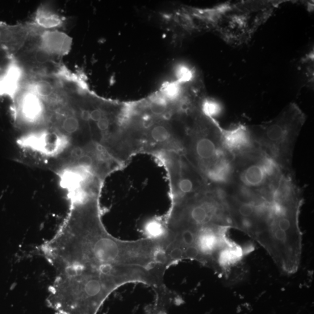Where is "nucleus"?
<instances>
[{
  "label": "nucleus",
  "instance_id": "nucleus-9",
  "mask_svg": "<svg viewBox=\"0 0 314 314\" xmlns=\"http://www.w3.org/2000/svg\"><path fill=\"white\" fill-rule=\"evenodd\" d=\"M151 136L157 143H163L169 139L170 134L165 127L158 126L152 130Z\"/></svg>",
  "mask_w": 314,
  "mask_h": 314
},
{
  "label": "nucleus",
  "instance_id": "nucleus-7",
  "mask_svg": "<svg viewBox=\"0 0 314 314\" xmlns=\"http://www.w3.org/2000/svg\"><path fill=\"white\" fill-rule=\"evenodd\" d=\"M143 233L146 238L159 240H166L168 235L166 222L158 219L149 220L144 225Z\"/></svg>",
  "mask_w": 314,
  "mask_h": 314
},
{
  "label": "nucleus",
  "instance_id": "nucleus-2",
  "mask_svg": "<svg viewBox=\"0 0 314 314\" xmlns=\"http://www.w3.org/2000/svg\"><path fill=\"white\" fill-rule=\"evenodd\" d=\"M264 195L244 190L225 194L232 228L248 234L261 246L274 261L285 260L302 240L299 218L302 190L282 185Z\"/></svg>",
  "mask_w": 314,
  "mask_h": 314
},
{
  "label": "nucleus",
  "instance_id": "nucleus-10",
  "mask_svg": "<svg viewBox=\"0 0 314 314\" xmlns=\"http://www.w3.org/2000/svg\"><path fill=\"white\" fill-rule=\"evenodd\" d=\"M177 75L179 81L188 82L192 78L191 70L185 66H181L177 70Z\"/></svg>",
  "mask_w": 314,
  "mask_h": 314
},
{
  "label": "nucleus",
  "instance_id": "nucleus-11",
  "mask_svg": "<svg viewBox=\"0 0 314 314\" xmlns=\"http://www.w3.org/2000/svg\"><path fill=\"white\" fill-rule=\"evenodd\" d=\"M166 98L170 99H175L178 97L180 94V88L175 84L167 86L164 90Z\"/></svg>",
  "mask_w": 314,
  "mask_h": 314
},
{
  "label": "nucleus",
  "instance_id": "nucleus-12",
  "mask_svg": "<svg viewBox=\"0 0 314 314\" xmlns=\"http://www.w3.org/2000/svg\"><path fill=\"white\" fill-rule=\"evenodd\" d=\"M166 105L160 100H157V101L154 102L152 105H151V110L156 114H160L165 111Z\"/></svg>",
  "mask_w": 314,
  "mask_h": 314
},
{
  "label": "nucleus",
  "instance_id": "nucleus-6",
  "mask_svg": "<svg viewBox=\"0 0 314 314\" xmlns=\"http://www.w3.org/2000/svg\"><path fill=\"white\" fill-rule=\"evenodd\" d=\"M32 23L44 30H55L62 26L64 20L49 8L40 7L36 12Z\"/></svg>",
  "mask_w": 314,
  "mask_h": 314
},
{
  "label": "nucleus",
  "instance_id": "nucleus-1",
  "mask_svg": "<svg viewBox=\"0 0 314 314\" xmlns=\"http://www.w3.org/2000/svg\"><path fill=\"white\" fill-rule=\"evenodd\" d=\"M69 208L59 229L39 248L54 271L47 303L56 314H81L101 308L121 286L139 282L126 267L127 241L111 235L101 217L99 194L68 196Z\"/></svg>",
  "mask_w": 314,
  "mask_h": 314
},
{
  "label": "nucleus",
  "instance_id": "nucleus-4",
  "mask_svg": "<svg viewBox=\"0 0 314 314\" xmlns=\"http://www.w3.org/2000/svg\"><path fill=\"white\" fill-rule=\"evenodd\" d=\"M233 166V183L229 188L263 194L274 192L287 172L259 148L234 157Z\"/></svg>",
  "mask_w": 314,
  "mask_h": 314
},
{
  "label": "nucleus",
  "instance_id": "nucleus-8",
  "mask_svg": "<svg viewBox=\"0 0 314 314\" xmlns=\"http://www.w3.org/2000/svg\"><path fill=\"white\" fill-rule=\"evenodd\" d=\"M202 108L204 115L212 118L213 116L219 115L222 111L220 105L212 100H205Z\"/></svg>",
  "mask_w": 314,
  "mask_h": 314
},
{
  "label": "nucleus",
  "instance_id": "nucleus-3",
  "mask_svg": "<svg viewBox=\"0 0 314 314\" xmlns=\"http://www.w3.org/2000/svg\"><path fill=\"white\" fill-rule=\"evenodd\" d=\"M305 120L303 111L291 103L274 119L248 127L255 143L263 153L283 171L293 172V153Z\"/></svg>",
  "mask_w": 314,
  "mask_h": 314
},
{
  "label": "nucleus",
  "instance_id": "nucleus-5",
  "mask_svg": "<svg viewBox=\"0 0 314 314\" xmlns=\"http://www.w3.org/2000/svg\"><path fill=\"white\" fill-rule=\"evenodd\" d=\"M222 137L225 149L233 158L258 148L251 136L248 126L238 125L229 129L223 128Z\"/></svg>",
  "mask_w": 314,
  "mask_h": 314
}]
</instances>
